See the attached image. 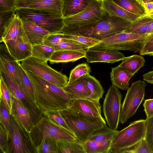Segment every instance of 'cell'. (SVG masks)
<instances>
[{"mask_svg": "<svg viewBox=\"0 0 153 153\" xmlns=\"http://www.w3.org/2000/svg\"><path fill=\"white\" fill-rule=\"evenodd\" d=\"M26 72L33 87L36 104L42 114L46 111L61 110L68 108L71 96L63 88L30 72Z\"/></svg>", "mask_w": 153, "mask_h": 153, "instance_id": "6da1fadb", "label": "cell"}, {"mask_svg": "<svg viewBox=\"0 0 153 153\" xmlns=\"http://www.w3.org/2000/svg\"><path fill=\"white\" fill-rule=\"evenodd\" d=\"M132 22L112 16L104 9L101 17L98 21L79 27H63L60 33L84 36L101 41L123 32L130 26Z\"/></svg>", "mask_w": 153, "mask_h": 153, "instance_id": "7a4b0ae2", "label": "cell"}, {"mask_svg": "<svg viewBox=\"0 0 153 153\" xmlns=\"http://www.w3.org/2000/svg\"><path fill=\"white\" fill-rule=\"evenodd\" d=\"M59 111L77 141L82 144L89 139L93 132L106 123L102 117H87L68 108Z\"/></svg>", "mask_w": 153, "mask_h": 153, "instance_id": "3957f363", "label": "cell"}, {"mask_svg": "<svg viewBox=\"0 0 153 153\" xmlns=\"http://www.w3.org/2000/svg\"><path fill=\"white\" fill-rule=\"evenodd\" d=\"M49 138L77 141L72 132L54 124L42 114L32 127L29 134V138L35 149L43 140Z\"/></svg>", "mask_w": 153, "mask_h": 153, "instance_id": "277c9868", "label": "cell"}, {"mask_svg": "<svg viewBox=\"0 0 153 153\" xmlns=\"http://www.w3.org/2000/svg\"><path fill=\"white\" fill-rule=\"evenodd\" d=\"M145 120L133 122L128 126L119 131L112 141L109 153H120L137 144L145 138Z\"/></svg>", "mask_w": 153, "mask_h": 153, "instance_id": "5b68a950", "label": "cell"}, {"mask_svg": "<svg viewBox=\"0 0 153 153\" xmlns=\"http://www.w3.org/2000/svg\"><path fill=\"white\" fill-rule=\"evenodd\" d=\"M148 35L123 32L100 41L91 48L116 51L125 50L139 52Z\"/></svg>", "mask_w": 153, "mask_h": 153, "instance_id": "8992f818", "label": "cell"}, {"mask_svg": "<svg viewBox=\"0 0 153 153\" xmlns=\"http://www.w3.org/2000/svg\"><path fill=\"white\" fill-rule=\"evenodd\" d=\"M47 62L30 56L21 61V64L26 71L30 72L42 79L63 88L68 84L67 76L51 68Z\"/></svg>", "mask_w": 153, "mask_h": 153, "instance_id": "52a82bcc", "label": "cell"}, {"mask_svg": "<svg viewBox=\"0 0 153 153\" xmlns=\"http://www.w3.org/2000/svg\"><path fill=\"white\" fill-rule=\"evenodd\" d=\"M146 85L145 81L139 80L133 83L127 90L121 105L120 118L121 124L135 114L144 99Z\"/></svg>", "mask_w": 153, "mask_h": 153, "instance_id": "ba28073f", "label": "cell"}, {"mask_svg": "<svg viewBox=\"0 0 153 153\" xmlns=\"http://www.w3.org/2000/svg\"><path fill=\"white\" fill-rule=\"evenodd\" d=\"M16 13L48 31L50 34L59 33L64 25L62 18L25 8H17Z\"/></svg>", "mask_w": 153, "mask_h": 153, "instance_id": "9c48e42d", "label": "cell"}, {"mask_svg": "<svg viewBox=\"0 0 153 153\" xmlns=\"http://www.w3.org/2000/svg\"><path fill=\"white\" fill-rule=\"evenodd\" d=\"M122 96L119 88L112 85L107 90L104 100L102 111L109 127L116 130L118 127Z\"/></svg>", "mask_w": 153, "mask_h": 153, "instance_id": "30bf717a", "label": "cell"}, {"mask_svg": "<svg viewBox=\"0 0 153 153\" xmlns=\"http://www.w3.org/2000/svg\"><path fill=\"white\" fill-rule=\"evenodd\" d=\"M104 10L102 0H92L86 7L80 13L63 18V27H79L95 22L101 18Z\"/></svg>", "mask_w": 153, "mask_h": 153, "instance_id": "8fae6325", "label": "cell"}, {"mask_svg": "<svg viewBox=\"0 0 153 153\" xmlns=\"http://www.w3.org/2000/svg\"><path fill=\"white\" fill-rule=\"evenodd\" d=\"M63 0H16V8H25L62 18Z\"/></svg>", "mask_w": 153, "mask_h": 153, "instance_id": "7c38bea8", "label": "cell"}, {"mask_svg": "<svg viewBox=\"0 0 153 153\" xmlns=\"http://www.w3.org/2000/svg\"><path fill=\"white\" fill-rule=\"evenodd\" d=\"M2 76L10 89L13 97L20 102L28 109L33 121L36 123L40 118L42 113L36 105L27 96L20 85L7 73L0 71Z\"/></svg>", "mask_w": 153, "mask_h": 153, "instance_id": "4fadbf2b", "label": "cell"}, {"mask_svg": "<svg viewBox=\"0 0 153 153\" xmlns=\"http://www.w3.org/2000/svg\"><path fill=\"white\" fill-rule=\"evenodd\" d=\"M67 108L87 117L97 118L102 117L99 100L88 97H71Z\"/></svg>", "mask_w": 153, "mask_h": 153, "instance_id": "5bb4252c", "label": "cell"}, {"mask_svg": "<svg viewBox=\"0 0 153 153\" xmlns=\"http://www.w3.org/2000/svg\"><path fill=\"white\" fill-rule=\"evenodd\" d=\"M85 57L88 63H113L122 60L125 57L123 53L117 51L90 48L85 50Z\"/></svg>", "mask_w": 153, "mask_h": 153, "instance_id": "9a60e30c", "label": "cell"}, {"mask_svg": "<svg viewBox=\"0 0 153 153\" xmlns=\"http://www.w3.org/2000/svg\"><path fill=\"white\" fill-rule=\"evenodd\" d=\"M3 42L11 55L18 62H21L31 56L32 45L23 36L15 40Z\"/></svg>", "mask_w": 153, "mask_h": 153, "instance_id": "2e32d148", "label": "cell"}, {"mask_svg": "<svg viewBox=\"0 0 153 153\" xmlns=\"http://www.w3.org/2000/svg\"><path fill=\"white\" fill-rule=\"evenodd\" d=\"M11 115L15 119L23 133H27L29 137V133L34 125L30 114L23 104L13 97Z\"/></svg>", "mask_w": 153, "mask_h": 153, "instance_id": "e0dca14e", "label": "cell"}, {"mask_svg": "<svg viewBox=\"0 0 153 153\" xmlns=\"http://www.w3.org/2000/svg\"><path fill=\"white\" fill-rule=\"evenodd\" d=\"M20 18L22 23L24 30L23 36L24 38L32 46L43 44L50 33L31 21Z\"/></svg>", "mask_w": 153, "mask_h": 153, "instance_id": "ac0fdd59", "label": "cell"}, {"mask_svg": "<svg viewBox=\"0 0 153 153\" xmlns=\"http://www.w3.org/2000/svg\"><path fill=\"white\" fill-rule=\"evenodd\" d=\"M0 71L7 73L19 85L17 61L10 54L4 43L0 45Z\"/></svg>", "mask_w": 153, "mask_h": 153, "instance_id": "d6986e66", "label": "cell"}, {"mask_svg": "<svg viewBox=\"0 0 153 153\" xmlns=\"http://www.w3.org/2000/svg\"><path fill=\"white\" fill-rule=\"evenodd\" d=\"M11 127L9 137L11 142V152L30 153L23 140L20 127L14 118L10 115Z\"/></svg>", "mask_w": 153, "mask_h": 153, "instance_id": "ffe728a7", "label": "cell"}, {"mask_svg": "<svg viewBox=\"0 0 153 153\" xmlns=\"http://www.w3.org/2000/svg\"><path fill=\"white\" fill-rule=\"evenodd\" d=\"M24 30L21 19L16 12L0 36V42L15 40L23 36Z\"/></svg>", "mask_w": 153, "mask_h": 153, "instance_id": "44dd1931", "label": "cell"}, {"mask_svg": "<svg viewBox=\"0 0 153 153\" xmlns=\"http://www.w3.org/2000/svg\"><path fill=\"white\" fill-rule=\"evenodd\" d=\"M110 78L112 85L123 90L129 88V81L133 76L130 73L119 65L111 68Z\"/></svg>", "mask_w": 153, "mask_h": 153, "instance_id": "7402d4cb", "label": "cell"}, {"mask_svg": "<svg viewBox=\"0 0 153 153\" xmlns=\"http://www.w3.org/2000/svg\"><path fill=\"white\" fill-rule=\"evenodd\" d=\"M85 51L82 50H66L55 51L49 61L51 64L74 62L85 56Z\"/></svg>", "mask_w": 153, "mask_h": 153, "instance_id": "603a6c76", "label": "cell"}, {"mask_svg": "<svg viewBox=\"0 0 153 153\" xmlns=\"http://www.w3.org/2000/svg\"><path fill=\"white\" fill-rule=\"evenodd\" d=\"M104 9L111 15L133 22L140 16L124 9L112 0H102Z\"/></svg>", "mask_w": 153, "mask_h": 153, "instance_id": "cb8c5ba5", "label": "cell"}, {"mask_svg": "<svg viewBox=\"0 0 153 153\" xmlns=\"http://www.w3.org/2000/svg\"><path fill=\"white\" fill-rule=\"evenodd\" d=\"M85 76H82L67 85L63 88L72 97H88L91 91Z\"/></svg>", "mask_w": 153, "mask_h": 153, "instance_id": "d4e9b609", "label": "cell"}, {"mask_svg": "<svg viewBox=\"0 0 153 153\" xmlns=\"http://www.w3.org/2000/svg\"><path fill=\"white\" fill-rule=\"evenodd\" d=\"M92 0H63L62 18L76 15L84 10Z\"/></svg>", "mask_w": 153, "mask_h": 153, "instance_id": "484cf974", "label": "cell"}, {"mask_svg": "<svg viewBox=\"0 0 153 153\" xmlns=\"http://www.w3.org/2000/svg\"><path fill=\"white\" fill-rule=\"evenodd\" d=\"M121 61V62L119 65L133 76L144 66L145 62L143 56L136 54L125 57Z\"/></svg>", "mask_w": 153, "mask_h": 153, "instance_id": "4316f807", "label": "cell"}, {"mask_svg": "<svg viewBox=\"0 0 153 153\" xmlns=\"http://www.w3.org/2000/svg\"><path fill=\"white\" fill-rule=\"evenodd\" d=\"M17 63L19 77V85L27 96L36 105L33 89L30 80L20 62L17 61Z\"/></svg>", "mask_w": 153, "mask_h": 153, "instance_id": "83f0119b", "label": "cell"}, {"mask_svg": "<svg viewBox=\"0 0 153 153\" xmlns=\"http://www.w3.org/2000/svg\"><path fill=\"white\" fill-rule=\"evenodd\" d=\"M153 19L148 16H141L132 22L130 26L123 32L136 34H145Z\"/></svg>", "mask_w": 153, "mask_h": 153, "instance_id": "f1b7e54d", "label": "cell"}, {"mask_svg": "<svg viewBox=\"0 0 153 153\" xmlns=\"http://www.w3.org/2000/svg\"><path fill=\"white\" fill-rule=\"evenodd\" d=\"M113 140L99 142L88 140L82 144L85 153H109Z\"/></svg>", "mask_w": 153, "mask_h": 153, "instance_id": "f546056e", "label": "cell"}, {"mask_svg": "<svg viewBox=\"0 0 153 153\" xmlns=\"http://www.w3.org/2000/svg\"><path fill=\"white\" fill-rule=\"evenodd\" d=\"M58 153H85L82 144L77 141L56 139Z\"/></svg>", "mask_w": 153, "mask_h": 153, "instance_id": "4dcf8cb0", "label": "cell"}, {"mask_svg": "<svg viewBox=\"0 0 153 153\" xmlns=\"http://www.w3.org/2000/svg\"><path fill=\"white\" fill-rule=\"evenodd\" d=\"M115 3L124 9L140 16L146 14L142 3L139 0H112Z\"/></svg>", "mask_w": 153, "mask_h": 153, "instance_id": "1f68e13d", "label": "cell"}, {"mask_svg": "<svg viewBox=\"0 0 153 153\" xmlns=\"http://www.w3.org/2000/svg\"><path fill=\"white\" fill-rule=\"evenodd\" d=\"M55 51L52 47L43 44L32 46L31 56L43 62H47Z\"/></svg>", "mask_w": 153, "mask_h": 153, "instance_id": "d6a6232c", "label": "cell"}, {"mask_svg": "<svg viewBox=\"0 0 153 153\" xmlns=\"http://www.w3.org/2000/svg\"><path fill=\"white\" fill-rule=\"evenodd\" d=\"M88 87L91 91L88 97L100 100L102 97L104 91L100 82L90 74L85 76Z\"/></svg>", "mask_w": 153, "mask_h": 153, "instance_id": "836d02e7", "label": "cell"}, {"mask_svg": "<svg viewBox=\"0 0 153 153\" xmlns=\"http://www.w3.org/2000/svg\"><path fill=\"white\" fill-rule=\"evenodd\" d=\"M119 131L113 130L105 124L100 128L93 132L88 140L99 142H103L113 140Z\"/></svg>", "mask_w": 153, "mask_h": 153, "instance_id": "e575fe53", "label": "cell"}, {"mask_svg": "<svg viewBox=\"0 0 153 153\" xmlns=\"http://www.w3.org/2000/svg\"><path fill=\"white\" fill-rule=\"evenodd\" d=\"M91 72V67L87 63H83L76 66L71 70L67 84L88 74Z\"/></svg>", "mask_w": 153, "mask_h": 153, "instance_id": "d590c367", "label": "cell"}, {"mask_svg": "<svg viewBox=\"0 0 153 153\" xmlns=\"http://www.w3.org/2000/svg\"><path fill=\"white\" fill-rule=\"evenodd\" d=\"M37 153H58L56 139L47 138L43 140L35 149Z\"/></svg>", "mask_w": 153, "mask_h": 153, "instance_id": "8d00e7d4", "label": "cell"}, {"mask_svg": "<svg viewBox=\"0 0 153 153\" xmlns=\"http://www.w3.org/2000/svg\"><path fill=\"white\" fill-rule=\"evenodd\" d=\"M42 114L54 124L67 129L73 133L59 110L46 111L43 112Z\"/></svg>", "mask_w": 153, "mask_h": 153, "instance_id": "74e56055", "label": "cell"}, {"mask_svg": "<svg viewBox=\"0 0 153 153\" xmlns=\"http://www.w3.org/2000/svg\"><path fill=\"white\" fill-rule=\"evenodd\" d=\"M0 99L4 102L9 111L10 115L13 104V96L8 87L2 77L0 76Z\"/></svg>", "mask_w": 153, "mask_h": 153, "instance_id": "f35d334b", "label": "cell"}, {"mask_svg": "<svg viewBox=\"0 0 153 153\" xmlns=\"http://www.w3.org/2000/svg\"><path fill=\"white\" fill-rule=\"evenodd\" d=\"M52 48L55 51L66 50H86L88 48V47L85 45L67 38L65 41L56 44Z\"/></svg>", "mask_w": 153, "mask_h": 153, "instance_id": "ab89813d", "label": "cell"}, {"mask_svg": "<svg viewBox=\"0 0 153 153\" xmlns=\"http://www.w3.org/2000/svg\"><path fill=\"white\" fill-rule=\"evenodd\" d=\"M0 122L9 136L11 127L10 114L5 102L1 99L0 100Z\"/></svg>", "mask_w": 153, "mask_h": 153, "instance_id": "60d3db41", "label": "cell"}, {"mask_svg": "<svg viewBox=\"0 0 153 153\" xmlns=\"http://www.w3.org/2000/svg\"><path fill=\"white\" fill-rule=\"evenodd\" d=\"M67 39L74 40L91 48L98 44L100 41L93 38L77 35L64 34Z\"/></svg>", "mask_w": 153, "mask_h": 153, "instance_id": "b9f144b4", "label": "cell"}, {"mask_svg": "<svg viewBox=\"0 0 153 153\" xmlns=\"http://www.w3.org/2000/svg\"><path fill=\"white\" fill-rule=\"evenodd\" d=\"M120 153H153L145 138L132 147L123 150Z\"/></svg>", "mask_w": 153, "mask_h": 153, "instance_id": "7bdbcfd3", "label": "cell"}, {"mask_svg": "<svg viewBox=\"0 0 153 153\" xmlns=\"http://www.w3.org/2000/svg\"><path fill=\"white\" fill-rule=\"evenodd\" d=\"M145 139L153 153V117L146 118Z\"/></svg>", "mask_w": 153, "mask_h": 153, "instance_id": "ee69618b", "label": "cell"}, {"mask_svg": "<svg viewBox=\"0 0 153 153\" xmlns=\"http://www.w3.org/2000/svg\"><path fill=\"white\" fill-rule=\"evenodd\" d=\"M0 149L3 153H11L9 148L8 141L9 136L7 134L2 125L0 124Z\"/></svg>", "mask_w": 153, "mask_h": 153, "instance_id": "f6af8a7d", "label": "cell"}, {"mask_svg": "<svg viewBox=\"0 0 153 153\" xmlns=\"http://www.w3.org/2000/svg\"><path fill=\"white\" fill-rule=\"evenodd\" d=\"M66 39L64 34L60 33L50 34L44 41L43 44L52 47Z\"/></svg>", "mask_w": 153, "mask_h": 153, "instance_id": "bcb514c9", "label": "cell"}, {"mask_svg": "<svg viewBox=\"0 0 153 153\" xmlns=\"http://www.w3.org/2000/svg\"><path fill=\"white\" fill-rule=\"evenodd\" d=\"M139 52L141 55L153 56V34L148 35Z\"/></svg>", "mask_w": 153, "mask_h": 153, "instance_id": "7dc6e473", "label": "cell"}, {"mask_svg": "<svg viewBox=\"0 0 153 153\" xmlns=\"http://www.w3.org/2000/svg\"><path fill=\"white\" fill-rule=\"evenodd\" d=\"M16 12V11H11L0 12V36L2 34Z\"/></svg>", "mask_w": 153, "mask_h": 153, "instance_id": "c3c4849f", "label": "cell"}, {"mask_svg": "<svg viewBox=\"0 0 153 153\" xmlns=\"http://www.w3.org/2000/svg\"><path fill=\"white\" fill-rule=\"evenodd\" d=\"M16 10V0H0V12Z\"/></svg>", "mask_w": 153, "mask_h": 153, "instance_id": "681fc988", "label": "cell"}, {"mask_svg": "<svg viewBox=\"0 0 153 153\" xmlns=\"http://www.w3.org/2000/svg\"><path fill=\"white\" fill-rule=\"evenodd\" d=\"M144 111L146 116V118L153 117V98L145 100L143 104Z\"/></svg>", "mask_w": 153, "mask_h": 153, "instance_id": "f907efd6", "label": "cell"}, {"mask_svg": "<svg viewBox=\"0 0 153 153\" xmlns=\"http://www.w3.org/2000/svg\"><path fill=\"white\" fill-rule=\"evenodd\" d=\"M143 77L144 81L153 84V70L145 73L143 75Z\"/></svg>", "mask_w": 153, "mask_h": 153, "instance_id": "816d5d0a", "label": "cell"}, {"mask_svg": "<svg viewBox=\"0 0 153 153\" xmlns=\"http://www.w3.org/2000/svg\"><path fill=\"white\" fill-rule=\"evenodd\" d=\"M146 11V14H147L153 11V2L143 3Z\"/></svg>", "mask_w": 153, "mask_h": 153, "instance_id": "f5cc1de1", "label": "cell"}, {"mask_svg": "<svg viewBox=\"0 0 153 153\" xmlns=\"http://www.w3.org/2000/svg\"><path fill=\"white\" fill-rule=\"evenodd\" d=\"M146 33L148 35L153 34V22L148 27Z\"/></svg>", "mask_w": 153, "mask_h": 153, "instance_id": "db71d44e", "label": "cell"}, {"mask_svg": "<svg viewBox=\"0 0 153 153\" xmlns=\"http://www.w3.org/2000/svg\"><path fill=\"white\" fill-rule=\"evenodd\" d=\"M141 3H147L153 2V0H139Z\"/></svg>", "mask_w": 153, "mask_h": 153, "instance_id": "11a10c76", "label": "cell"}, {"mask_svg": "<svg viewBox=\"0 0 153 153\" xmlns=\"http://www.w3.org/2000/svg\"><path fill=\"white\" fill-rule=\"evenodd\" d=\"M145 15L148 16L149 17H150L153 19V11L150 12L149 13Z\"/></svg>", "mask_w": 153, "mask_h": 153, "instance_id": "9f6ffc18", "label": "cell"}]
</instances>
